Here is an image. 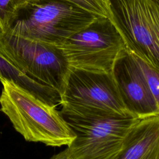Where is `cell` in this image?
<instances>
[{
  "mask_svg": "<svg viewBox=\"0 0 159 159\" xmlns=\"http://www.w3.org/2000/svg\"><path fill=\"white\" fill-rule=\"evenodd\" d=\"M35 0H0V29L6 32L19 11Z\"/></svg>",
  "mask_w": 159,
  "mask_h": 159,
  "instance_id": "11",
  "label": "cell"
},
{
  "mask_svg": "<svg viewBox=\"0 0 159 159\" xmlns=\"http://www.w3.org/2000/svg\"><path fill=\"white\" fill-rule=\"evenodd\" d=\"M137 57L159 108V70L148 65L138 57Z\"/></svg>",
  "mask_w": 159,
  "mask_h": 159,
  "instance_id": "13",
  "label": "cell"
},
{
  "mask_svg": "<svg viewBox=\"0 0 159 159\" xmlns=\"http://www.w3.org/2000/svg\"><path fill=\"white\" fill-rule=\"evenodd\" d=\"M159 148V114L140 117L109 159H156Z\"/></svg>",
  "mask_w": 159,
  "mask_h": 159,
  "instance_id": "9",
  "label": "cell"
},
{
  "mask_svg": "<svg viewBox=\"0 0 159 159\" xmlns=\"http://www.w3.org/2000/svg\"><path fill=\"white\" fill-rule=\"evenodd\" d=\"M61 115L75 134L67 148L73 159H109L140 118L129 112L61 105Z\"/></svg>",
  "mask_w": 159,
  "mask_h": 159,
  "instance_id": "2",
  "label": "cell"
},
{
  "mask_svg": "<svg viewBox=\"0 0 159 159\" xmlns=\"http://www.w3.org/2000/svg\"><path fill=\"white\" fill-rule=\"evenodd\" d=\"M112 74L129 112L139 117L159 114V108L137 56L125 50L116 61Z\"/></svg>",
  "mask_w": 159,
  "mask_h": 159,
  "instance_id": "8",
  "label": "cell"
},
{
  "mask_svg": "<svg viewBox=\"0 0 159 159\" xmlns=\"http://www.w3.org/2000/svg\"><path fill=\"white\" fill-rule=\"evenodd\" d=\"M50 159H73V158L71 157L68 148H66V149L58 153V154L53 156Z\"/></svg>",
  "mask_w": 159,
  "mask_h": 159,
  "instance_id": "14",
  "label": "cell"
},
{
  "mask_svg": "<svg viewBox=\"0 0 159 159\" xmlns=\"http://www.w3.org/2000/svg\"><path fill=\"white\" fill-rule=\"evenodd\" d=\"M156 159H159V148H158V153H157V158Z\"/></svg>",
  "mask_w": 159,
  "mask_h": 159,
  "instance_id": "15",
  "label": "cell"
},
{
  "mask_svg": "<svg viewBox=\"0 0 159 159\" xmlns=\"http://www.w3.org/2000/svg\"><path fill=\"white\" fill-rule=\"evenodd\" d=\"M0 79H5L17 83L52 106H57L59 103L60 104V95L55 89L30 78L1 55Z\"/></svg>",
  "mask_w": 159,
  "mask_h": 159,
  "instance_id": "10",
  "label": "cell"
},
{
  "mask_svg": "<svg viewBox=\"0 0 159 159\" xmlns=\"http://www.w3.org/2000/svg\"><path fill=\"white\" fill-rule=\"evenodd\" d=\"M60 98L61 105L71 107L129 112L122 101L112 72L70 67Z\"/></svg>",
  "mask_w": 159,
  "mask_h": 159,
  "instance_id": "7",
  "label": "cell"
},
{
  "mask_svg": "<svg viewBox=\"0 0 159 159\" xmlns=\"http://www.w3.org/2000/svg\"><path fill=\"white\" fill-rule=\"evenodd\" d=\"M0 111L28 142L69 146L75 134L61 112L17 83L0 79Z\"/></svg>",
  "mask_w": 159,
  "mask_h": 159,
  "instance_id": "1",
  "label": "cell"
},
{
  "mask_svg": "<svg viewBox=\"0 0 159 159\" xmlns=\"http://www.w3.org/2000/svg\"><path fill=\"white\" fill-rule=\"evenodd\" d=\"M68 2L96 16L109 18L106 0H61Z\"/></svg>",
  "mask_w": 159,
  "mask_h": 159,
  "instance_id": "12",
  "label": "cell"
},
{
  "mask_svg": "<svg viewBox=\"0 0 159 159\" xmlns=\"http://www.w3.org/2000/svg\"><path fill=\"white\" fill-rule=\"evenodd\" d=\"M2 33V31H1V29H0V35H1Z\"/></svg>",
  "mask_w": 159,
  "mask_h": 159,
  "instance_id": "16",
  "label": "cell"
},
{
  "mask_svg": "<svg viewBox=\"0 0 159 159\" xmlns=\"http://www.w3.org/2000/svg\"><path fill=\"white\" fill-rule=\"evenodd\" d=\"M0 55L25 75L62 94L70 66L58 45L6 32L0 35Z\"/></svg>",
  "mask_w": 159,
  "mask_h": 159,
  "instance_id": "5",
  "label": "cell"
},
{
  "mask_svg": "<svg viewBox=\"0 0 159 159\" xmlns=\"http://www.w3.org/2000/svg\"><path fill=\"white\" fill-rule=\"evenodd\" d=\"M71 68L112 72L127 50L120 34L109 18L98 17L59 45Z\"/></svg>",
  "mask_w": 159,
  "mask_h": 159,
  "instance_id": "6",
  "label": "cell"
},
{
  "mask_svg": "<svg viewBox=\"0 0 159 159\" xmlns=\"http://www.w3.org/2000/svg\"><path fill=\"white\" fill-rule=\"evenodd\" d=\"M126 48L159 70V0H106Z\"/></svg>",
  "mask_w": 159,
  "mask_h": 159,
  "instance_id": "4",
  "label": "cell"
},
{
  "mask_svg": "<svg viewBox=\"0 0 159 159\" xmlns=\"http://www.w3.org/2000/svg\"><path fill=\"white\" fill-rule=\"evenodd\" d=\"M97 17L65 1L35 0L19 11L6 32L59 46Z\"/></svg>",
  "mask_w": 159,
  "mask_h": 159,
  "instance_id": "3",
  "label": "cell"
}]
</instances>
